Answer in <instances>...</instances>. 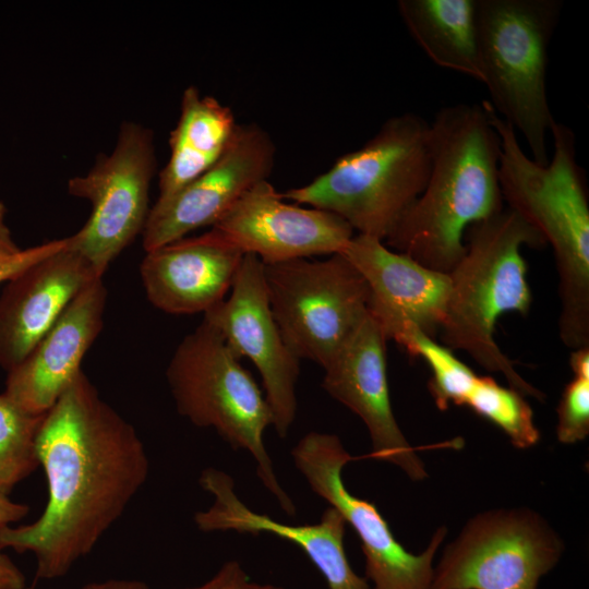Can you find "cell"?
I'll return each instance as SVG.
<instances>
[{"label": "cell", "mask_w": 589, "mask_h": 589, "mask_svg": "<svg viewBox=\"0 0 589 589\" xmlns=\"http://www.w3.org/2000/svg\"><path fill=\"white\" fill-rule=\"evenodd\" d=\"M386 338L370 315L324 369L322 387L356 413L372 443L370 456L393 464L411 480L428 477L424 465L402 434L393 412L386 372Z\"/></svg>", "instance_id": "15"}, {"label": "cell", "mask_w": 589, "mask_h": 589, "mask_svg": "<svg viewBox=\"0 0 589 589\" xmlns=\"http://www.w3.org/2000/svg\"><path fill=\"white\" fill-rule=\"evenodd\" d=\"M205 235L275 264L341 253L354 231L333 213L286 203L267 179L249 189Z\"/></svg>", "instance_id": "13"}, {"label": "cell", "mask_w": 589, "mask_h": 589, "mask_svg": "<svg viewBox=\"0 0 589 589\" xmlns=\"http://www.w3.org/2000/svg\"><path fill=\"white\" fill-rule=\"evenodd\" d=\"M47 503L31 524L0 528V549L32 553L36 580L64 577L122 516L149 472L135 428L83 371L45 413L37 440Z\"/></svg>", "instance_id": "1"}, {"label": "cell", "mask_w": 589, "mask_h": 589, "mask_svg": "<svg viewBox=\"0 0 589 589\" xmlns=\"http://www.w3.org/2000/svg\"><path fill=\"white\" fill-rule=\"evenodd\" d=\"M44 416L0 394V490L7 494L39 467L36 440Z\"/></svg>", "instance_id": "24"}, {"label": "cell", "mask_w": 589, "mask_h": 589, "mask_svg": "<svg viewBox=\"0 0 589 589\" xmlns=\"http://www.w3.org/2000/svg\"><path fill=\"white\" fill-rule=\"evenodd\" d=\"M431 167L424 190L385 239L386 247L448 274L465 233L504 207L501 139L483 104L441 108L430 123Z\"/></svg>", "instance_id": "2"}, {"label": "cell", "mask_w": 589, "mask_h": 589, "mask_svg": "<svg viewBox=\"0 0 589 589\" xmlns=\"http://www.w3.org/2000/svg\"><path fill=\"white\" fill-rule=\"evenodd\" d=\"M178 589H289L273 584H262L251 579L238 561L224 563L206 581L187 588Z\"/></svg>", "instance_id": "27"}, {"label": "cell", "mask_w": 589, "mask_h": 589, "mask_svg": "<svg viewBox=\"0 0 589 589\" xmlns=\"http://www.w3.org/2000/svg\"><path fill=\"white\" fill-rule=\"evenodd\" d=\"M271 135L256 123H238L227 149L197 178L149 209L144 229L145 252L212 227L253 185L267 180L275 163Z\"/></svg>", "instance_id": "14"}, {"label": "cell", "mask_w": 589, "mask_h": 589, "mask_svg": "<svg viewBox=\"0 0 589 589\" xmlns=\"http://www.w3.org/2000/svg\"><path fill=\"white\" fill-rule=\"evenodd\" d=\"M501 139L503 201L550 243L558 275V333L565 346H589V203L585 169L576 159V136L553 120L554 153L545 166L527 156L515 129L482 103Z\"/></svg>", "instance_id": "3"}, {"label": "cell", "mask_w": 589, "mask_h": 589, "mask_svg": "<svg viewBox=\"0 0 589 589\" xmlns=\"http://www.w3.org/2000/svg\"><path fill=\"white\" fill-rule=\"evenodd\" d=\"M199 483L213 498L207 509L194 515L200 531L276 536L302 550L328 589H372L349 563L344 545L347 522L335 507L328 506L316 524H285L248 507L237 495L233 479L223 470L204 469Z\"/></svg>", "instance_id": "17"}, {"label": "cell", "mask_w": 589, "mask_h": 589, "mask_svg": "<svg viewBox=\"0 0 589 589\" xmlns=\"http://www.w3.org/2000/svg\"><path fill=\"white\" fill-rule=\"evenodd\" d=\"M296 468L310 489L335 507L356 531L372 589H431L434 555L447 529L440 527L420 554L406 550L394 537L374 503L351 494L342 480L344 467L354 458L335 434L309 432L291 449Z\"/></svg>", "instance_id": "11"}, {"label": "cell", "mask_w": 589, "mask_h": 589, "mask_svg": "<svg viewBox=\"0 0 589 589\" xmlns=\"http://www.w3.org/2000/svg\"><path fill=\"white\" fill-rule=\"evenodd\" d=\"M399 15L436 65L480 83L477 0H399Z\"/></svg>", "instance_id": "22"}, {"label": "cell", "mask_w": 589, "mask_h": 589, "mask_svg": "<svg viewBox=\"0 0 589 589\" xmlns=\"http://www.w3.org/2000/svg\"><path fill=\"white\" fill-rule=\"evenodd\" d=\"M563 550L557 533L530 509L483 513L446 546L431 589H538Z\"/></svg>", "instance_id": "9"}, {"label": "cell", "mask_w": 589, "mask_h": 589, "mask_svg": "<svg viewBox=\"0 0 589 589\" xmlns=\"http://www.w3.org/2000/svg\"><path fill=\"white\" fill-rule=\"evenodd\" d=\"M341 254L369 286V313L386 340L411 327L432 338L440 333L449 294L448 274L428 268L366 235H354Z\"/></svg>", "instance_id": "16"}, {"label": "cell", "mask_w": 589, "mask_h": 589, "mask_svg": "<svg viewBox=\"0 0 589 589\" xmlns=\"http://www.w3.org/2000/svg\"><path fill=\"white\" fill-rule=\"evenodd\" d=\"M29 506L17 503L9 497V494L0 490V528L12 526L27 516Z\"/></svg>", "instance_id": "30"}, {"label": "cell", "mask_w": 589, "mask_h": 589, "mask_svg": "<svg viewBox=\"0 0 589 589\" xmlns=\"http://www.w3.org/2000/svg\"><path fill=\"white\" fill-rule=\"evenodd\" d=\"M230 107L194 86L184 89L180 116L170 133V156L159 173V195L166 200L211 168L230 144L237 129Z\"/></svg>", "instance_id": "21"}, {"label": "cell", "mask_w": 589, "mask_h": 589, "mask_svg": "<svg viewBox=\"0 0 589 589\" xmlns=\"http://www.w3.org/2000/svg\"><path fill=\"white\" fill-rule=\"evenodd\" d=\"M267 299L281 336L322 368L369 315L370 289L341 254L263 264Z\"/></svg>", "instance_id": "8"}, {"label": "cell", "mask_w": 589, "mask_h": 589, "mask_svg": "<svg viewBox=\"0 0 589 589\" xmlns=\"http://www.w3.org/2000/svg\"><path fill=\"white\" fill-rule=\"evenodd\" d=\"M166 377L178 412L195 426L214 429L233 449L247 450L265 489L288 516H296L263 438L273 426L271 407L220 333L203 320L177 347Z\"/></svg>", "instance_id": "6"}, {"label": "cell", "mask_w": 589, "mask_h": 589, "mask_svg": "<svg viewBox=\"0 0 589 589\" xmlns=\"http://www.w3.org/2000/svg\"><path fill=\"white\" fill-rule=\"evenodd\" d=\"M394 340L410 356L420 357L429 364L432 371L429 389L438 409L446 410L450 404L465 406L480 375L461 362L453 350L416 327L404 330Z\"/></svg>", "instance_id": "23"}, {"label": "cell", "mask_w": 589, "mask_h": 589, "mask_svg": "<svg viewBox=\"0 0 589 589\" xmlns=\"http://www.w3.org/2000/svg\"><path fill=\"white\" fill-rule=\"evenodd\" d=\"M0 589H29L24 573L1 549Z\"/></svg>", "instance_id": "29"}, {"label": "cell", "mask_w": 589, "mask_h": 589, "mask_svg": "<svg viewBox=\"0 0 589 589\" xmlns=\"http://www.w3.org/2000/svg\"><path fill=\"white\" fill-rule=\"evenodd\" d=\"M156 169L154 136L149 129L125 122L110 155H101L85 175L71 178L68 191L91 203L86 224L68 237L103 278L110 263L143 232L149 208L148 191Z\"/></svg>", "instance_id": "10"}, {"label": "cell", "mask_w": 589, "mask_h": 589, "mask_svg": "<svg viewBox=\"0 0 589 589\" xmlns=\"http://www.w3.org/2000/svg\"><path fill=\"white\" fill-rule=\"evenodd\" d=\"M430 167V123L405 112L388 118L360 148L338 157L310 183L281 195L384 241L424 190Z\"/></svg>", "instance_id": "5"}, {"label": "cell", "mask_w": 589, "mask_h": 589, "mask_svg": "<svg viewBox=\"0 0 589 589\" xmlns=\"http://www.w3.org/2000/svg\"><path fill=\"white\" fill-rule=\"evenodd\" d=\"M98 277L68 244L4 283L0 294V368H16L68 304Z\"/></svg>", "instance_id": "19"}, {"label": "cell", "mask_w": 589, "mask_h": 589, "mask_svg": "<svg viewBox=\"0 0 589 589\" xmlns=\"http://www.w3.org/2000/svg\"><path fill=\"white\" fill-rule=\"evenodd\" d=\"M589 434V374H574L557 406L556 435L563 444H575Z\"/></svg>", "instance_id": "26"}, {"label": "cell", "mask_w": 589, "mask_h": 589, "mask_svg": "<svg viewBox=\"0 0 589 589\" xmlns=\"http://www.w3.org/2000/svg\"><path fill=\"white\" fill-rule=\"evenodd\" d=\"M81 589H151V587L137 579L112 578L88 582Z\"/></svg>", "instance_id": "32"}, {"label": "cell", "mask_w": 589, "mask_h": 589, "mask_svg": "<svg viewBox=\"0 0 589 589\" xmlns=\"http://www.w3.org/2000/svg\"><path fill=\"white\" fill-rule=\"evenodd\" d=\"M243 253L205 233L146 252L140 267L146 296L170 314L205 313L226 298Z\"/></svg>", "instance_id": "20"}, {"label": "cell", "mask_w": 589, "mask_h": 589, "mask_svg": "<svg viewBox=\"0 0 589 589\" xmlns=\"http://www.w3.org/2000/svg\"><path fill=\"white\" fill-rule=\"evenodd\" d=\"M263 262L244 254L230 294L204 313L237 358L257 369L273 413V428L286 437L297 416L300 359L286 345L267 299Z\"/></svg>", "instance_id": "12"}, {"label": "cell", "mask_w": 589, "mask_h": 589, "mask_svg": "<svg viewBox=\"0 0 589 589\" xmlns=\"http://www.w3.org/2000/svg\"><path fill=\"white\" fill-rule=\"evenodd\" d=\"M545 244L508 207L471 225L465 233L466 251L448 273L449 294L440 329L445 347L467 352L489 372L501 373L510 388L540 401L543 393L519 375L495 341L494 330L502 315L529 312L532 296L520 249Z\"/></svg>", "instance_id": "4"}, {"label": "cell", "mask_w": 589, "mask_h": 589, "mask_svg": "<svg viewBox=\"0 0 589 589\" xmlns=\"http://www.w3.org/2000/svg\"><path fill=\"white\" fill-rule=\"evenodd\" d=\"M465 406L500 428L518 448L530 447L540 438L533 411L525 396L500 385L491 376H479Z\"/></svg>", "instance_id": "25"}, {"label": "cell", "mask_w": 589, "mask_h": 589, "mask_svg": "<svg viewBox=\"0 0 589 589\" xmlns=\"http://www.w3.org/2000/svg\"><path fill=\"white\" fill-rule=\"evenodd\" d=\"M68 244V238L52 240L21 250L17 254L0 261V284H4L36 262L53 254Z\"/></svg>", "instance_id": "28"}, {"label": "cell", "mask_w": 589, "mask_h": 589, "mask_svg": "<svg viewBox=\"0 0 589 589\" xmlns=\"http://www.w3.org/2000/svg\"><path fill=\"white\" fill-rule=\"evenodd\" d=\"M107 301L103 278L84 287L27 357L8 372L4 394L24 410L45 414L82 371L101 332Z\"/></svg>", "instance_id": "18"}, {"label": "cell", "mask_w": 589, "mask_h": 589, "mask_svg": "<svg viewBox=\"0 0 589 589\" xmlns=\"http://www.w3.org/2000/svg\"><path fill=\"white\" fill-rule=\"evenodd\" d=\"M561 0H477L482 84L489 104L525 137L532 159L549 163L546 133L555 119L546 95L548 51Z\"/></svg>", "instance_id": "7"}, {"label": "cell", "mask_w": 589, "mask_h": 589, "mask_svg": "<svg viewBox=\"0 0 589 589\" xmlns=\"http://www.w3.org/2000/svg\"><path fill=\"white\" fill-rule=\"evenodd\" d=\"M7 209L0 201V261L17 254L20 249L14 242L11 231L5 221Z\"/></svg>", "instance_id": "31"}]
</instances>
